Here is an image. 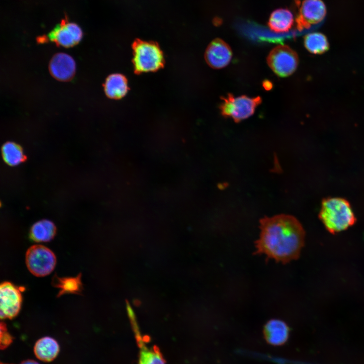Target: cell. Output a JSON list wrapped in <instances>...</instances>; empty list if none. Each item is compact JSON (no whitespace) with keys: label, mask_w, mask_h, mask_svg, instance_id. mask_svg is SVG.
<instances>
[{"label":"cell","mask_w":364,"mask_h":364,"mask_svg":"<svg viewBox=\"0 0 364 364\" xmlns=\"http://www.w3.org/2000/svg\"><path fill=\"white\" fill-rule=\"evenodd\" d=\"M132 49L136 73L155 71L163 66V55L157 43L137 39L132 44Z\"/></svg>","instance_id":"cell-3"},{"label":"cell","mask_w":364,"mask_h":364,"mask_svg":"<svg viewBox=\"0 0 364 364\" xmlns=\"http://www.w3.org/2000/svg\"><path fill=\"white\" fill-rule=\"evenodd\" d=\"M139 364H165V361L158 348H144L140 353Z\"/></svg>","instance_id":"cell-20"},{"label":"cell","mask_w":364,"mask_h":364,"mask_svg":"<svg viewBox=\"0 0 364 364\" xmlns=\"http://www.w3.org/2000/svg\"><path fill=\"white\" fill-rule=\"evenodd\" d=\"M106 95L112 99H119L126 94L128 87L125 77L119 73L109 75L104 84Z\"/></svg>","instance_id":"cell-13"},{"label":"cell","mask_w":364,"mask_h":364,"mask_svg":"<svg viewBox=\"0 0 364 364\" xmlns=\"http://www.w3.org/2000/svg\"><path fill=\"white\" fill-rule=\"evenodd\" d=\"M293 22V16L291 11L286 9H279L271 14L268 25L275 32H285L291 28Z\"/></svg>","instance_id":"cell-15"},{"label":"cell","mask_w":364,"mask_h":364,"mask_svg":"<svg viewBox=\"0 0 364 364\" xmlns=\"http://www.w3.org/2000/svg\"><path fill=\"white\" fill-rule=\"evenodd\" d=\"M2 364H3V363H2Z\"/></svg>","instance_id":"cell-23"},{"label":"cell","mask_w":364,"mask_h":364,"mask_svg":"<svg viewBox=\"0 0 364 364\" xmlns=\"http://www.w3.org/2000/svg\"><path fill=\"white\" fill-rule=\"evenodd\" d=\"M51 75L56 79L61 81H68L74 77L76 64L74 60L70 55L58 53L51 58L49 65Z\"/></svg>","instance_id":"cell-11"},{"label":"cell","mask_w":364,"mask_h":364,"mask_svg":"<svg viewBox=\"0 0 364 364\" xmlns=\"http://www.w3.org/2000/svg\"><path fill=\"white\" fill-rule=\"evenodd\" d=\"M12 341V337L8 332L5 323L1 324V344L2 348L6 347Z\"/></svg>","instance_id":"cell-21"},{"label":"cell","mask_w":364,"mask_h":364,"mask_svg":"<svg viewBox=\"0 0 364 364\" xmlns=\"http://www.w3.org/2000/svg\"><path fill=\"white\" fill-rule=\"evenodd\" d=\"M304 44L308 52L313 54H321L327 52L329 44L326 36L320 32H312L306 35Z\"/></svg>","instance_id":"cell-18"},{"label":"cell","mask_w":364,"mask_h":364,"mask_svg":"<svg viewBox=\"0 0 364 364\" xmlns=\"http://www.w3.org/2000/svg\"><path fill=\"white\" fill-rule=\"evenodd\" d=\"M326 12V6L322 0H303L299 5L296 18L297 28L301 30L321 22Z\"/></svg>","instance_id":"cell-8"},{"label":"cell","mask_w":364,"mask_h":364,"mask_svg":"<svg viewBox=\"0 0 364 364\" xmlns=\"http://www.w3.org/2000/svg\"><path fill=\"white\" fill-rule=\"evenodd\" d=\"M59 346L58 342L50 337L39 339L34 347L36 357L40 360L49 362L53 360L58 355Z\"/></svg>","instance_id":"cell-14"},{"label":"cell","mask_w":364,"mask_h":364,"mask_svg":"<svg viewBox=\"0 0 364 364\" xmlns=\"http://www.w3.org/2000/svg\"><path fill=\"white\" fill-rule=\"evenodd\" d=\"M232 57L231 48L225 41L219 38L212 40L207 47L205 53L206 62L214 69H221L225 67L230 62Z\"/></svg>","instance_id":"cell-10"},{"label":"cell","mask_w":364,"mask_h":364,"mask_svg":"<svg viewBox=\"0 0 364 364\" xmlns=\"http://www.w3.org/2000/svg\"><path fill=\"white\" fill-rule=\"evenodd\" d=\"M81 277L80 273L75 277L60 278L55 275L52 283L54 287L60 289L57 297L67 293L80 294L83 289Z\"/></svg>","instance_id":"cell-16"},{"label":"cell","mask_w":364,"mask_h":364,"mask_svg":"<svg viewBox=\"0 0 364 364\" xmlns=\"http://www.w3.org/2000/svg\"><path fill=\"white\" fill-rule=\"evenodd\" d=\"M221 99L222 101L219 108L222 115L231 117L236 122L252 115L262 101L260 97L250 98L241 96L236 97L230 94Z\"/></svg>","instance_id":"cell-4"},{"label":"cell","mask_w":364,"mask_h":364,"mask_svg":"<svg viewBox=\"0 0 364 364\" xmlns=\"http://www.w3.org/2000/svg\"><path fill=\"white\" fill-rule=\"evenodd\" d=\"M21 287H17L10 282H4L0 285L1 310L2 320L12 319L19 313L22 304Z\"/></svg>","instance_id":"cell-7"},{"label":"cell","mask_w":364,"mask_h":364,"mask_svg":"<svg viewBox=\"0 0 364 364\" xmlns=\"http://www.w3.org/2000/svg\"><path fill=\"white\" fill-rule=\"evenodd\" d=\"M2 151L4 161L9 165H17L26 159L21 146L14 142L6 143L2 147Z\"/></svg>","instance_id":"cell-19"},{"label":"cell","mask_w":364,"mask_h":364,"mask_svg":"<svg viewBox=\"0 0 364 364\" xmlns=\"http://www.w3.org/2000/svg\"><path fill=\"white\" fill-rule=\"evenodd\" d=\"M56 228L55 224L48 220H41L35 223L30 231V237L35 242H48L55 237Z\"/></svg>","instance_id":"cell-17"},{"label":"cell","mask_w":364,"mask_h":364,"mask_svg":"<svg viewBox=\"0 0 364 364\" xmlns=\"http://www.w3.org/2000/svg\"><path fill=\"white\" fill-rule=\"evenodd\" d=\"M260 235L255 254L287 263L297 259L304 246L305 231L294 216L280 214L260 220Z\"/></svg>","instance_id":"cell-1"},{"label":"cell","mask_w":364,"mask_h":364,"mask_svg":"<svg viewBox=\"0 0 364 364\" xmlns=\"http://www.w3.org/2000/svg\"><path fill=\"white\" fill-rule=\"evenodd\" d=\"M263 334L268 343L276 346L281 345L287 341L289 328L284 322L280 320L272 319L265 325Z\"/></svg>","instance_id":"cell-12"},{"label":"cell","mask_w":364,"mask_h":364,"mask_svg":"<svg viewBox=\"0 0 364 364\" xmlns=\"http://www.w3.org/2000/svg\"><path fill=\"white\" fill-rule=\"evenodd\" d=\"M21 364H39V363L33 360H27L23 361Z\"/></svg>","instance_id":"cell-22"},{"label":"cell","mask_w":364,"mask_h":364,"mask_svg":"<svg viewBox=\"0 0 364 364\" xmlns=\"http://www.w3.org/2000/svg\"><path fill=\"white\" fill-rule=\"evenodd\" d=\"M319 216L331 233L345 230L355 221L350 204L347 200L340 198L324 200Z\"/></svg>","instance_id":"cell-2"},{"label":"cell","mask_w":364,"mask_h":364,"mask_svg":"<svg viewBox=\"0 0 364 364\" xmlns=\"http://www.w3.org/2000/svg\"><path fill=\"white\" fill-rule=\"evenodd\" d=\"M25 262L28 269L32 275L42 277L49 275L54 270L56 257L53 252L46 246L34 245L26 251Z\"/></svg>","instance_id":"cell-5"},{"label":"cell","mask_w":364,"mask_h":364,"mask_svg":"<svg viewBox=\"0 0 364 364\" xmlns=\"http://www.w3.org/2000/svg\"><path fill=\"white\" fill-rule=\"evenodd\" d=\"M82 35V31L77 24L65 18L49 33L48 37L58 46L70 48L78 43Z\"/></svg>","instance_id":"cell-9"},{"label":"cell","mask_w":364,"mask_h":364,"mask_svg":"<svg viewBox=\"0 0 364 364\" xmlns=\"http://www.w3.org/2000/svg\"><path fill=\"white\" fill-rule=\"evenodd\" d=\"M271 69L279 76L286 77L292 74L298 64V56L292 49L280 45L273 49L267 58Z\"/></svg>","instance_id":"cell-6"}]
</instances>
